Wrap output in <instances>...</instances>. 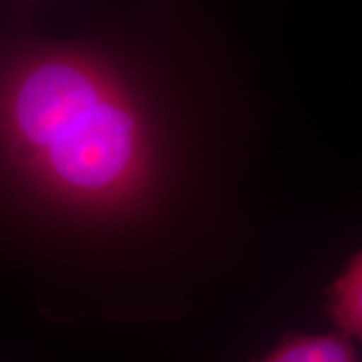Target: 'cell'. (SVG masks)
<instances>
[{"label":"cell","mask_w":362,"mask_h":362,"mask_svg":"<svg viewBox=\"0 0 362 362\" xmlns=\"http://www.w3.org/2000/svg\"><path fill=\"white\" fill-rule=\"evenodd\" d=\"M0 160L39 200L88 218L129 211L153 173L146 121L123 81L64 47L27 54L0 78Z\"/></svg>","instance_id":"6da1fadb"},{"label":"cell","mask_w":362,"mask_h":362,"mask_svg":"<svg viewBox=\"0 0 362 362\" xmlns=\"http://www.w3.org/2000/svg\"><path fill=\"white\" fill-rule=\"evenodd\" d=\"M327 310L342 336L362 342V252L329 291Z\"/></svg>","instance_id":"7a4b0ae2"},{"label":"cell","mask_w":362,"mask_h":362,"mask_svg":"<svg viewBox=\"0 0 362 362\" xmlns=\"http://www.w3.org/2000/svg\"><path fill=\"white\" fill-rule=\"evenodd\" d=\"M260 362H359L349 339L342 334L292 337Z\"/></svg>","instance_id":"3957f363"}]
</instances>
